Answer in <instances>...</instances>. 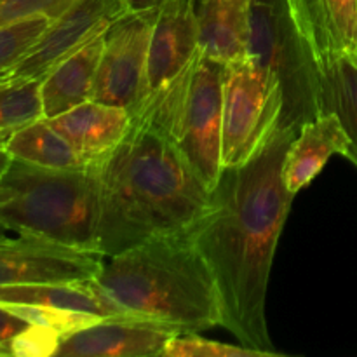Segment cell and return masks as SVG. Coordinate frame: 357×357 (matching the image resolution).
<instances>
[{
  "label": "cell",
  "mask_w": 357,
  "mask_h": 357,
  "mask_svg": "<svg viewBox=\"0 0 357 357\" xmlns=\"http://www.w3.org/2000/svg\"><path fill=\"white\" fill-rule=\"evenodd\" d=\"M7 232H10V230L6 229V227H3L2 223H0V239H6V237H10Z\"/></svg>",
  "instance_id": "obj_30"
},
{
  "label": "cell",
  "mask_w": 357,
  "mask_h": 357,
  "mask_svg": "<svg viewBox=\"0 0 357 357\" xmlns=\"http://www.w3.org/2000/svg\"><path fill=\"white\" fill-rule=\"evenodd\" d=\"M2 303L44 305L52 309L87 312L98 317L126 316L124 310L103 291L94 278L0 286V305Z\"/></svg>",
  "instance_id": "obj_17"
},
{
  "label": "cell",
  "mask_w": 357,
  "mask_h": 357,
  "mask_svg": "<svg viewBox=\"0 0 357 357\" xmlns=\"http://www.w3.org/2000/svg\"><path fill=\"white\" fill-rule=\"evenodd\" d=\"M103 257L33 236L0 239V286L96 278Z\"/></svg>",
  "instance_id": "obj_10"
},
{
  "label": "cell",
  "mask_w": 357,
  "mask_h": 357,
  "mask_svg": "<svg viewBox=\"0 0 357 357\" xmlns=\"http://www.w3.org/2000/svg\"><path fill=\"white\" fill-rule=\"evenodd\" d=\"M0 307H6L7 310L14 312L16 316L26 319L30 324L35 326H44L49 330H54L56 333L68 335L77 330L89 326L94 321L101 317L93 316L87 312H75V310H63L52 309V307L44 305H26V303H2Z\"/></svg>",
  "instance_id": "obj_23"
},
{
  "label": "cell",
  "mask_w": 357,
  "mask_h": 357,
  "mask_svg": "<svg viewBox=\"0 0 357 357\" xmlns=\"http://www.w3.org/2000/svg\"><path fill=\"white\" fill-rule=\"evenodd\" d=\"M155 10H128L107 28L93 100L126 108L132 115L142 107Z\"/></svg>",
  "instance_id": "obj_8"
},
{
  "label": "cell",
  "mask_w": 357,
  "mask_h": 357,
  "mask_svg": "<svg viewBox=\"0 0 357 357\" xmlns=\"http://www.w3.org/2000/svg\"><path fill=\"white\" fill-rule=\"evenodd\" d=\"M351 138L340 119L323 112L296 131L282 166V180L293 195L305 188L323 171L331 155L349 157Z\"/></svg>",
  "instance_id": "obj_14"
},
{
  "label": "cell",
  "mask_w": 357,
  "mask_h": 357,
  "mask_svg": "<svg viewBox=\"0 0 357 357\" xmlns=\"http://www.w3.org/2000/svg\"><path fill=\"white\" fill-rule=\"evenodd\" d=\"M73 2L75 0H0V26L38 14L54 20Z\"/></svg>",
  "instance_id": "obj_26"
},
{
  "label": "cell",
  "mask_w": 357,
  "mask_h": 357,
  "mask_svg": "<svg viewBox=\"0 0 357 357\" xmlns=\"http://www.w3.org/2000/svg\"><path fill=\"white\" fill-rule=\"evenodd\" d=\"M162 2L164 0H124L128 10H135V13H139V10H155Z\"/></svg>",
  "instance_id": "obj_28"
},
{
  "label": "cell",
  "mask_w": 357,
  "mask_h": 357,
  "mask_svg": "<svg viewBox=\"0 0 357 357\" xmlns=\"http://www.w3.org/2000/svg\"><path fill=\"white\" fill-rule=\"evenodd\" d=\"M321 114L331 112L340 119L351 138L347 159L357 166V61L345 54L319 58Z\"/></svg>",
  "instance_id": "obj_19"
},
{
  "label": "cell",
  "mask_w": 357,
  "mask_h": 357,
  "mask_svg": "<svg viewBox=\"0 0 357 357\" xmlns=\"http://www.w3.org/2000/svg\"><path fill=\"white\" fill-rule=\"evenodd\" d=\"M94 279L128 316L159 321L180 333L222 324L218 284L188 230L112 255Z\"/></svg>",
  "instance_id": "obj_3"
},
{
  "label": "cell",
  "mask_w": 357,
  "mask_h": 357,
  "mask_svg": "<svg viewBox=\"0 0 357 357\" xmlns=\"http://www.w3.org/2000/svg\"><path fill=\"white\" fill-rule=\"evenodd\" d=\"M281 112V86L267 68L251 56L227 63L223 80V169L246 164L278 128Z\"/></svg>",
  "instance_id": "obj_7"
},
{
  "label": "cell",
  "mask_w": 357,
  "mask_h": 357,
  "mask_svg": "<svg viewBox=\"0 0 357 357\" xmlns=\"http://www.w3.org/2000/svg\"><path fill=\"white\" fill-rule=\"evenodd\" d=\"M47 16H30L0 26V77L14 68L51 24Z\"/></svg>",
  "instance_id": "obj_22"
},
{
  "label": "cell",
  "mask_w": 357,
  "mask_h": 357,
  "mask_svg": "<svg viewBox=\"0 0 357 357\" xmlns=\"http://www.w3.org/2000/svg\"><path fill=\"white\" fill-rule=\"evenodd\" d=\"M164 357H264L244 345L220 344L199 333H180L167 344Z\"/></svg>",
  "instance_id": "obj_24"
},
{
  "label": "cell",
  "mask_w": 357,
  "mask_h": 357,
  "mask_svg": "<svg viewBox=\"0 0 357 357\" xmlns=\"http://www.w3.org/2000/svg\"><path fill=\"white\" fill-rule=\"evenodd\" d=\"M61 335L54 330L44 326L31 324L24 331L9 340L7 344L0 345V356H16V357H47L54 356L59 345Z\"/></svg>",
  "instance_id": "obj_25"
},
{
  "label": "cell",
  "mask_w": 357,
  "mask_h": 357,
  "mask_svg": "<svg viewBox=\"0 0 357 357\" xmlns=\"http://www.w3.org/2000/svg\"><path fill=\"white\" fill-rule=\"evenodd\" d=\"M309 28L317 58L345 54L357 61V0H293Z\"/></svg>",
  "instance_id": "obj_18"
},
{
  "label": "cell",
  "mask_w": 357,
  "mask_h": 357,
  "mask_svg": "<svg viewBox=\"0 0 357 357\" xmlns=\"http://www.w3.org/2000/svg\"><path fill=\"white\" fill-rule=\"evenodd\" d=\"M201 52L222 63L250 58L251 0H195Z\"/></svg>",
  "instance_id": "obj_16"
},
{
  "label": "cell",
  "mask_w": 357,
  "mask_h": 357,
  "mask_svg": "<svg viewBox=\"0 0 357 357\" xmlns=\"http://www.w3.org/2000/svg\"><path fill=\"white\" fill-rule=\"evenodd\" d=\"M42 79L0 80V146L20 129L44 117Z\"/></svg>",
  "instance_id": "obj_21"
},
{
  "label": "cell",
  "mask_w": 357,
  "mask_h": 357,
  "mask_svg": "<svg viewBox=\"0 0 357 357\" xmlns=\"http://www.w3.org/2000/svg\"><path fill=\"white\" fill-rule=\"evenodd\" d=\"M199 52L201 33L195 0H164L155 10L150 37L146 98L174 82L194 63Z\"/></svg>",
  "instance_id": "obj_12"
},
{
  "label": "cell",
  "mask_w": 357,
  "mask_h": 357,
  "mask_svg": "<svg viewBox=\"0 0 357 357\" xmlns=\"http://www.w3.org/2000/svg\"><path fill=\"white\" fill-rule=\"evenodd\" d=\"M98 176L96 253L103 258L153 237L181 234L211 206V190L176 146L143 119L114 152L93 164Z\"/></svg>",
  "instance_id": "obj_2"
},
{
  "label": "cell",
  "mask_w": 357,
  "mask_h": 357,
  "mask_svg": "<svg viewBox=\"0 0 357 357\" xmlns=\"http://www.w3.org/2000/svg\"><path fill=\"white\" fill-rule=\"evenodd\" d=\"M176 328L138 316L101 317L89 326L63 335L56 357H155L164 356Z\"/></svg>",
  "instance_id": "obj_11"
},
{
  "label": "cell",
  "mask_w": 357,
  "mask_h": 357,
  "mask_svg": "<svg viewBox=\"0 0 357 357\" xmlns=\"http://www.w3.org/2000/svg\"><path fill=\"white\" fill-rule=\"evenodd\" d=\"M128 13L124 0H75L51 21L31 51L0 80L44 79L45 73Z\"/></svg>",
  "instance_id": "obj_9"
},
{
  "label": "cell",
  "mask_w": 357,
  "mask_h": 357,
  "mask_svg": "<svg viewBox=\"0 0 357 357\" xmlns=\"http://www.w3.org/2000/svg\"><path fill=\"white\" fill-rule=\"evenodd\" d=\"M30 326L31 324L26 319L16 316L14 312L7 310L6 307H0V345L13 340L16 335H20L21 331H24Z\"/></svg>",
  "instance_id": "obj_27"
},
{
  "label": "cell",
  "mask_w": 357,
  "mask_h": 357,
  "mask_svg": "<svg viewBox=\"0 0 357 357\" xmlns=\"http://www.w3.org/2000/svg\"><path fill=\"white\" fill-rule=\"evenodd\" d=\"M296 131L278 128L239 167H225L211 206L188 236L208 261L222 298V326L261 356H281L265 316L275 248L295 195L282 166Z\"/></svg>",
  "instance_id": "obj_1"
},
{
  "label": "cell",
  "mask_w": 357,
  "mask_h": 357,
  "mask_svg": "<svg viewBox=\"0 0 357 357\" xmlns=\"http://www.w3.org/2000/svg\"><path fill=\"white\" fill-rule=\"evenodd\" d=\"M10 164H13V157H10V153L3 146H0V180L6 174V171L9 169Z\"/></svg>",
  "instance_id": "obj_29"
},
{
  "label": "cell",
  "mask_w": 357,
  "mask_h": 357,
  "mask_svg": "<svg viewBox=\"0 0 357 357\" xmlns=\"http://www.w3.org/2000/svg\"><path fill=\"white\" fill-rule=\"evenodd\" d=\"M250 56L281 86V128L298 131L321 114L319 58L293 0H251Z\"/></svg>",
  "instance_id": "obj_6"
},
{
  "label": "cell",
  "mask_w": 357,
  "mask_h": 357,
  "mask_svg": "<svg viewBox=\"0 0 357 357\" xmlns=\"http://www.w3.org/2000/svg\"><path fill=\"white\" fill-rule=\"evenodd\" d=\"M3 149L14 160L33 164V166L51 167V169L87 167L68 139L45 117L20 129L3 143Z\"/></svg>",
  "instance_id": "obj_20"
},
{
  "label": "cell",
  "mask_w": 357,
  "mask_h": 357,
  "mask_svg": "<svg viewBox=\"0 0 357 357\" xmlns=\"http://www.w3.org/2000/svg\"><path fill=\"white\" fill-rule=\"evenodd\" d=\"M98 211L93 164L51 169L13 159L0 180V223L17 236L42 237L96 253Z\"/></svg>",
  "instance_id": "obj_4"
},
{
  "label": "cell",
  "mask_w": 357,
  "mask_h": 357,
  "mask_svg": "<svg viewBox=\"0 0 357 357\" xmlns=\"http://www.w3.org/2000/svg\"><path fill=\"white\" fill-rule=\"evenodd\" d=\"M223 80L225 63L199 52L174 82L146 98L132 115L162 132L209 190L223 171Z\"/></svg>",
  "instance_id": "obj_5"
},
{
  "label": "cell",
  "mask_w": 357,
  "mask_h": 357,
  "mask_svg": "<svg viewBox=\"0 0 357 357\" xmlns=\"http://www.w3.org/2000/svg\"><path fill=\"white\" fill-rule=\"evenodd\" d=\"M75 149L86 166L105 159L132 128L129 110L89 100L61 115L47 119Z\"/></svg>",
  "instance_id": "obj_13"
},
{
  "label": "cell",
  "mask_w": 357,
  "mask_h": 357,
  "mask_svg": "<svg viewBox=\"0 0 357 357\" xmlns=\"http://www.w3.org/2000/svg\"><path fill=\"white\" fill-rule=\"evenodd\" d=\"M105 31L91 38L45 73L40 87L45 119L61 115L93 100Z\"/></svg>",
  "instance_id": "obj_15"
}]
</instances>
